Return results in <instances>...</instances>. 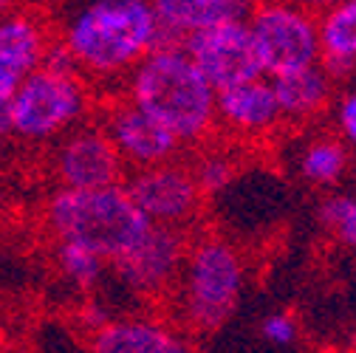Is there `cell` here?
Returning a JSON list of instances; mask_svg holds the SVG:
<instances>
[{
  "mask_svg": "<svg viewBox=\"0 0 356 353\" xmlns=\"http://www.w3.org/2000/svg\"><path fill=\"white\" fill-rule=\"evenodd\" d=\"M184 54L215 94L263 79V65L246 20H227L184 40Z\"/></svg>",
  "mask_w": 356,
  "mask_h": 353,
  "instance_id": "ba28073f",
  "label": "cell"
},
{
  "mask_svg": "<svg viewBox=\"0 0 356 353\" xmlns=\"http://www.w3.org/2000/svg\"><path fill=\"white\" fill-rule=\"evenodd\" d=\"M215 97L178 46H156L124 76V99L159 122L178 145H201L215 130Z\"/></svg>",
  "mask_w": 356,
  "mask_h": 353,
  "instance_id": "7a4b0ae2",
  "label": "cell"
},
{
  "mask_svg": "<svg viewBox=\"0 0 356 353\" xmlns=\"http://www.w3.org/2000/svg\"><path fill=\"white\" fill-rule=\"evenodd\" d=\"M260 339L272 347H291L300 339V325L294 314L289 311H275L260 320Z\"/></svg>",
  "mask_w": 356,
  "mask_h": 353,
  "instance_id": "7402d4cb",
  "label": "cell"
},
{
  "mask_svg": "<svg viewBox=\"0 0 356 353\" xmlns=\"http://www.w3.org/2000/svg\"><path fill=\"white\" fill-rule=\"evenodd\" d=\"M130 201L150 227L184 232L204 206V192L190 164L167 161L150 170H136L124 187Z\"/></svg>",
  "mask_w": 356,
  "mask_h": 353,
  "instance_id": "52a82bcc",
  "label": "cell"
},
{
  "mask_svg": "<svg viewBox=\"0 0 356 353\" xmlns=\"http://www.w3.org/2000/svg\"><path fill=\"white\" fill-rule=\"evenodd\" d=\"M317 227L334 246L356 249V195L328 192L317 204Z\"/></svg>",
  "mask_w": 356,
  "mask_h": 353,
  "instance_id": "d6986e66",
  "label": "cell"
},
{
  "mask_svg": "<svg viewBox=\"0 0 356 353\" xmlns=\"http://www.w3.org/2000/svg\"><path fill=\"white\" fill-rule=\"evenodd\" d=\"M49 46L51 34L40 15L20 9L0 15V105H6L23 79L42 65Z\"/></svg>",
  "mask_w": 356,
  "mask_h": 353,
  "instance_id": "7c38bea8",
  "label": "cell"
},
{
  "mask_svg": "<svg viewBox=\"0 0 356 353\" xmlns=\"http://www.w3.org/2000/svg\"><path fill=\"white\" fill-rule=\"evenodd\" d=\"M54 263H57V272L63 274V280L76 286L79 291L97 288L105 280V269H108V263L102 257L85 252L79 246H65V243H57Z\"/></svg>",
  "mask_w": 356,
  "mask_h": 353,
  "instance_id": "ffe728a7",
  "label": "cell"
},
{
  "mask_svg": "<svg viewBox=\"0 0 356 353\" xmlns=\"http://www.w3.org/2000/svg\"><path fill=\"white\" fill-rule=\"evenodd\" d=\"M91 113V91L79 74L37 68L6 102L9 136L40 147L57 145Z\"/></svg>",
  "mask_w": 356,
  "mask_h": 353,
  "instance_id": "5b68a950",
  "label": "cell"
},
{
  "mask_svg": "<svg viewBox=\"0 0 356 353\" xmlns=\"http://www.w3.org/2000/svg\"><path fill=\"white\" fill-rule=\"evenodd\" d=\"M246 263L235 243L220 235L198 238L184 257L175 283V308L184 328L212 334L224 328L241 305Z\"/></svg>",
  "mask_w": 356,
  "mask_h": 353,
  "instance_id": "277c9868",
  "label": "cell"
},
{
  "mask_svg": "<svg viewBox=\"0 0 356 353\" xmlns=\"http://www.w3.org/2000/svg\"><path fill=\"white\" fill-rule=\"evenodd\" d=\"M9 139V119H6V105H0V145Z\"/></svg>",
  "mask_w": 356,
  "mask_h": 353,
  "instance_id": "cb8c5ba5",
  "label": "cell"
},
{
  "mask_svg": "<svg viewBox=\"0 0 356 353\" xmlns=\"http://www.w3.org/2000/svg\"><path fill=\"white\" fill-rule=\"evenodd\" d=\"M334 79L317 63L302 71L272 79V91L283 116V124H308L334 105Z\"/></svg>",
  "mask_w": 356,
  "mask_h": 353,
  "instance_id": "2e32d148",
  "label": "cell"
},
{
  "mask_svg": "<svg viewBox=\"0 0 356 353\" xmlns=\"http://www.w3.org/2000/svg\"><path fill=\"white\" fill-rule=\"evenodd\" d=\"M91 353H198L181 325L130 314L108 320L91 334Z\"/></svg>",
  "mask_w": 356,
  "mask_h": 353,
  "instance_id": "4fadbf2b",
  "label": "cell"
},
{
  "mask_svg": "<svg viewBox=\"0 0 356 353\" xmlns=\"http://www.w3.org/2000/svg\"><path fill=\"white\" fill-rule=\"evenodd\" d=\"M334 122H337V136L348 145V150L356 147V88L337 99Z\"/></svg>",
  "mask_w": 356,
  "mask_h": 353,
  "instance_id": "603a6c76",
  "label": "cell"
},
{
  "mask_svg": "<svg viewBox=\"0 0 356 353\" xmlns=\"http://www.w3.org/2000/svg\"><path fill=\"white\" fill-rule=\"evenodd\" d=\"M42 224L57 243L79 246L105 263L122 260L150 229L122 184L105 190L54 187L42 204Z\"/></svg>",
  "mask_w": 356,
  "mask_h": 353,
  "instance_id": "3957f363",
  "label": "cell"
},
{
  "mask_svg": "<svg viewBox=\"0 0 356 353\" xmlns=\"http://www.w3.org/2000/svg\"><path fill=\"white\" fill-rule=\"evenodd\" d=\"M153 17L159 31V46H184V40L220 26L227 20H246L249 9L241 0H156Z\"/></svg>",
  "mask_w": 356,
  "mask_h": 353,
  "instance_id": "9a60e30c",
  "label": "cell"
},
{
  "mask_svg": "<svg viewBox=\"0 0 356 353\" xmlns=\"http://www.w3.org/2000/svg\"><path fill=\"white\" fill-rule=\"evenodd\" d=\"M49 170L60 190H105L122 184L127 167L105 130L85 122L51 145Z\"/></svg>",
  "mask_w": 356,
  "mask_h": 353,
  "instance_id": "9c48e42d",
  "label": "cell"
},
{
  "mask_svg": "<svg viewBox=\"0 0 356 353\" xmlns=\"http://www.w3.org/2000/svg\"><path fill=\"white\" fill-rule=\"evenodd\" d=\"M0 353H6V350H3V342H0Z\"/></svg>",
  "mask_w": 356,
  "mask_h": 353,
  "instance_id": "484cf974",
  "label": "cell"
},
{
  "mask_svg": "<svg viewBox=\"0 0 356 353\" xmlns=\"http://www.w3.org/2000/svg\"><path fill=\"white\" fill-rule=\"evenodd\" d=\"M249 31L263 65L272 79L320 63L317 12L297 3H260L249 9Z\"/></svg>",
  "mask_w": 356,
  "mask_h": 353,
  "instance_id": "8992f818",
  "label": "cell"
},
{
  "mask_svg": "<svg viewBox=\"0 0 356 353\" xmlns=\"http://www.w3.org/2000/svg\"><path fill=\"white\" fill-rule=\"evenodd\" d=\"M187 249V232L150 227L136 246L113 263V274L133 294L161 297L175 288Z\"/></svg>",
  "mask_w": 356,
  "mask_h": 353,
  "instance_id": "30bf717a",
  "label": "cell"
},
{
  "mask_svg": "<svg viewBox=\"0 0 356 353\" xmlns=\"http://www.w3.org/2000/svg\"><path fill=\"white\" fill-rule=\"evenodd\" d=\"M294 167L302 184L317 190H334L350 170V150L339 136L317 133V136H308L297 147Z\"/></svg>",
  "mask_w": 356,
  "mask_h": 353,
  "instance_id": "ac0fdd59",
  "label": "cell"
},
{
  "mask_svg": "<svg viewBox=\"0 0 356 353\" xmlns=\"http://www.w3.org/2000/svg\"><path fill=\"white\" fill-rule=\"evenodd\" d=\"M190 170L195 175V181H198L204 198L212 195V192L227 190L235 181V175H238L235 158L229 153H224V150H201V156L195 158V164Z\"/></svg>",
  "mask_w": 356,
  "mask_h": 353,
  "instance_id": "44dd1931",
  "label": "cell"
},
{
  "mask_svg": "<svg viewBox=\"0 0 356 353\" xmlns=\"http://www.w3.org/2000/svg\"><path fill=\"white\" fill-rule=\"evenodd\" d=\"M6 204H9V198H6V190H3V184H0V217L6 215Z\"/></svg>",
  "mask_w": 356,
  "mask_h": 353,
  "instance_id": "d4e9b609",
  "label": "cell"
},
{
  "mask_svg": "<svg viewBox=\"0 0 356 353\" xmlns=\"http://www.w3.org/2000/svg\"><path fill=\"white\" fill-rule=\"evenodd\" d=\"M215 124L229 130L238 139H266L283 124L272 82L254 79L215 97Z\"/></svg>",
  "mask_w": 356,
  "mask_h": 353,
  "instance_id": "5bb4252c",
  "label": "cell"
},
{
  "mask_svg": "<svg viewBox=\"0 0 356 353\" xmlns=\"http://www.w3.org/2000/svg\"><path fill=\"white\" fill-rule=\"evenodd\" d=\"M60 46L88 82L124 79L156 46L159 31L147 0H97L63 23Z\"/></svg>",
  "mask_w": 356,
  "mask_h": 353,
  "instance_id": "6da1fadb",
  "label": "cell"
},
{
  "mask_svg": "<svg viewBox=\"0 0 356 353\" xmlns=\"http://www.w3.org/2000/svg\"><path fill=\"white\" fill-rule=\"evenodd\" d=\"M317 12L320 37V65L328 76L345 79L356 68V0H339Z\"/></svg>",
  "mask_w": 356,
  "mask_h": 353,
  "instance_id": "e0dca14e",
  "label": "cell"
},
{
  "mask_svg": "<svg viewBox=\"0 0 356 353\" xmlns=\"http://www.w3.org/2000/svg\"><path fill=\"white\" fill-rule=\"evenodd\" d=\"M99 127L116 147L122 164L133 167V172L175 161L178 150H181V145L159 122L145 116L139 108H133L127 99H116L113 105H108Z\"/></svg>",
  "mask_w": 356,
  "mask_h": 353,
  "instance_id": "8fae6325",
  "label": "cell"
}]
</instances>
